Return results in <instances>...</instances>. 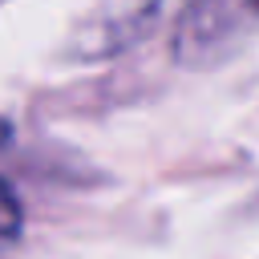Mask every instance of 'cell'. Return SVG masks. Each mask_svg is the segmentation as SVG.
Segmentation results:
<instances>
[{
	"label": "cell",
	"mask_w": 259,
	"mask_h": 259,
	"mask_svg": "<svg viewBox=\"0 0 259 259\" xmlns=\"http://www.w3.org/2000/svg\"><path fill=\"white\" fill-rule=\"evenodd\" d=\"M8 138H12V125H8V121H4V117H0V150H4V146H8Z\"/></svg>",
	"instance_id": "3957f363"
},
{
	"label": "cell",
	"mask_w": 259,
	"mask_h": 259,
	"mask_svg": "<svg viewBox=\"0 0 259 259\" xmlns=\"http://www.w3.org/2000/svg\"><path fill=\"white\" fill-rule=\"evenodd\" d=\"M20 223H24V214H20V202H16L12 186L0 178V251L16 243V235H20Z\"/></svg>",
	"instance_id": "7a4b0ae2"
},
{
	"label": "cell",
	"mask_w": 259,
	"mask_h": 259,
	"mask_svg": "<svg viewBox=\"0 0 259 259\" xmlns=\"http://www.w3.org/2000/svg\"><path fill=\"white\" fill-rule=\"evenodd\" d=\"M251 24H259V0H190L174 49L182 61H206Z\"/></svg>",
	"instance_id": "6da1fadb"
}]
</instances>
